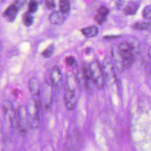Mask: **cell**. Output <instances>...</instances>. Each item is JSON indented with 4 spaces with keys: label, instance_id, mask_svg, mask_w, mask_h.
I'll list each match as a JSON object with an SVG mask.
<instances>
[{
    "label": "cell",
    "instance_id": "27",
    "mask_svg": "<svg viewBox=\"0 0 151 151\" xmlns=\"http://www.w3.org/2000/svg\"><path fill=\"white\" fill-rule=\"evenodd\" d=\"M1 130H2V125H1V122L0 120V133L1 132Z\"/></svg>",
    "mask_w": 151,
    "mask_h": 151
},
{
    "label": "cell",
    "instance_id": "22",
    "mask_svg": "<svg viewBox=\"0 0 151 151\" xmlns=\"http://www.w3.org/2000/svg\"><path fill=\"white\" fill-rule=\"evenodd\" d=\"M109 12V9L108 8H107L105 5H101L97 9V13L99 14H101L104 16H107V15Z\"/></svg>",
    "mask_w": 151,
    "mask_h": 151
},
{
    "label": "cell",
    "instance_id": "28",
    "mask_svg": "<svg viewBox=\"0 0 151 151\" xmlns=\"http://www.w3.org/2000/svg\"><path fill=\"white\" fill-rule=\"evenodd\" d=\"M148 52H148V54H149V57L150 58V48L149 49V51H148Z\"/></svg>",
    "mask_w": 151,
    "mask_h": 151
},
{
    "label": "cell",
    "instance_id": "10",
    "mask_svg": "<svg viewBox=\"0 0 151 151\" xmlns=\"http://www.w3.org/2000/svg\"><path fill=\"white\" fill-rule=\"evenodd\" d=\"M43 103L46 108H49L52 103V96L51 87L48 84H45L42 87Z\"/></svg>",
    "mask_w": 151,
    "mask_h": 151
},
{
    "label": "cell",
    "instance_id": "13",
    "mask_svg": "<svg viewBox=\"0 0 151 151\" xmlns=\"http://www.w3.org/2000/svg\"><path fill=\"white\" fill-rule=\"evenodd\" d=\"M18 11V9L14 4H11L4 11L3 16L6 17L9 21H14L17 15Z\"/></svg>",
    "mask_w": 151,
    "mask_h": 151
},
{
    "label": "cell",
    "instance_id": "15",
    "mask_svg": "<svg viewBox=\"0 0 151 151\" xmlns=\"http://www.w3.org/2000/svg\"><path fill=\"white\" fill-rule=\"evenodd\" d=\"M83 35L87 38H91L96 36L99 32V28L96 26H91L84 28L81 30Z\"/></svg>",
    "mask_w": 151,
    "mask_h": 151
},
{
    "label": "cell",
    "instance_id": "19",
    "mask_svg": "<svg viewBox=\"0 0 151 151\" xmlns=\"http://www.w3.org/2000/svg\"><path fill=\"white\" fill-rule=\"evenodd\" d=\"M39 4L37 1H30L28 5V12L30 14H34L38 10Z\"/></svg>",
    "mask_w": 151,
    "mask_h": 151
},
{
    "label": "cell",
    "instance_id": "25",
    "mask_svg": "<svg viewBox=\"0 0 151 151\" xmlns=\"http://www.w3.org/2000/svg\"><path fill=\"white\" fill-rule=\"evenodd\" d=\"M45 5L48 9H53L55 7V4L54 1L48 0L45 1Z\"/></svg>",
    "mask_w": 151,
    "mask_h": 151
},
{
    "label": "cell",
    "instance_id": "23",
    "mask_svg": "<svg viewBox=\"0 0 151 151\" xmlns=\"http://www.w3.org/2000/svg\"><path fill=\"white\" fill-rule=\"evenodd\" d=\"M65 63L67 65H70V67H76L77 65V61L72 56H68L66 57Z\"/></svg>",
    "mask_w": 151,
    "mask_h": 151
},
{
    "label": "cell",
    "instance_id": "11",
    "mask_svg": "<svg viewBox=\"0 0 151 151\" xmlns=\"http://www.w3.org/2000/svg\"><path fill=\"white\" fill-rule=\"evenodd\" d=\"M29 90L34 96L33 99H40V90L39 88V83L38 80L34 77H31L28 81Z\"/></svg>",
    "mask_w": 151,
    "mask_h": 151
},
{
    "label": "cell",
    "instance_id": "18",
    "mask_svg": "<svg viewBox=\"0 0 151 151\" xmlns=\"http://www.w3.org/2000/svg\"><path fill=\"white\" fill-rule=\"evenodd\" d=\"M150 27V24L149 22H136L134 25H133V28L137 30H146L149 29Z\"/></svg>",
    "mask_w": 151,
    "mask_h": 151
},
{
    "label": "cell",
    "instance_id": "17",
    "mask_svg": "<svg viewBox=\"0 0 151 151\" xmlns=\"http://www.w3.org/2000/svg\"><path fill=\"white\" fill-rule=\"evenodd\" d=\"M34 22V17L28 11L25 12L22 15V22L23 24L29 27Z\"/></svg>",
    "mask_w": 151,
    "mask_h": 151
},
{
    "label": "cell",
    "instance_id": "5",
    "mask_svg": "<svg viewBox=\"0 0 151 151\" xmlns=\"http://www.w3.org/2000/svg\"><path fill=\"white\" fill-rule=\"evenodd\" d=\"M2 110L4 113L5 119L8 122L12 127L17 126V113L11 103L8 100L2 101Z\"/></svg>",
    "mask_w": 151,
    "mask_h": 151
},
{
    "label": "cell",
    "instance_id": "12",
    "mask_svg": "<svg viewBox=\"0 0 151 151\" xmlns=\"http://www.w3.org/2000/svg\"><path fill=\"white\" fill-rule=\"evenodd\" d=\"M48 18L51 24L60 25L65 21L66 19V14H64L59 11H54L50 14Z\"/></svg>",
    "mask_w": 151,
    "mask_h": 151
},
{
    "label": "cell",
    "instance_id": "16",
    "mask_svg": "<svg viewBox=\"0 0 151 151\" xmlns=\"http://www.w3.org/2000/svg\"><path fill=\"white\" fill-rule=\"evenodd\" d=\"M59 9L61 13L66 14L70 9V4L68 1L61 0L59 2Z\"/></svg>",
    "mask_w": 151,
    "mask_h": 151
},
{
    "label": "cell",
    "instance_id": "14",
    "mask_svg": "<svg viewBox=\"0 0 151 151\" xmlns=\"http://www.w3.org/2000/svg\"><path fill=\"white\" fill-rule=\"evenodd\" d=\"M140 6V3L137 2H130L123 8V12L127 15H134Z\"/></svg>",
    "mask_w": 151,
    "mask_h": 151
},
{
    "label": "cell",
    "instance_id": "26",
    "mask_svg": "<svg viewBox=\"0 0 151 151\" xmlns=\"http://www.w3.org/2000/svg\"><path fill=\"white\" fill-rule=\"evenodd\" d=\"M26 3L25 1H17L13 4L18 9V10L22 8L24 4Z\"/></svg>",
    "mask_w": 151,
    "mask_h": 151
},
{
    "label": "cell",
    "instance_id": "8",
    "mask_svg": "<svg viewBox=\"0 0 151 151\" xmlns=\"http://www.w3.org/2000/svg\"><path fill=\"white\" fill-rule=\"evenodd\" d=\"M50 77L52 87L54 88H58L62 80V74L58 66L54 65L50 71Z\"/></svg>",
    "mask_w": 151,
    "mask_h": 151
},
{
    "label": "cell",
    "instance_id": "3",
    "mask_svg": "<svg viewBox=\"0 0 151 151\" xmlns=\"http://www.w3.org/2000/svg\"><path fill=\"white\" fill-rule=\"evenodd\" d=\"M17 117L19 133L21 136H24L27 133L28 127L27 108L25 105L19 106L17 113Z\"/></svg>",
    "mask_w": 151,
    "mask_h": 151
},
{
    "label": "cell",
    "instance_id": "6",
    "mask_svg": "<svg viewBox=\"0 0 151 151\" xmlns=\"http://www.w3.org/2000/svg\"><path fill=\"white\" fill-rule=\"evenodd\" d=\"M111 55L112 57V62L113 65L119 71H123L124 69L123 64L122 58L121 57L120 51L117 45H113L111 48Z\"/></svg>",
    "mask_w": 151,
    "mask_h": 151
},
{
    "label": "cell",
    "instance_id": "24",
    "mask_svg": "<svg viewBox=\"0 0 151 151\" xmlns=\"http://www.w3.org/2000/svg\"><path fill=\"white\" fill-rule=\"evenodd\" d=\"M94 19L99 24H101L106 20V17L97 13L94 17Z\"/></svg>",
    "mask_w": 151,
    "mask_h": 151
},
{
    "label": "cell",
    "instance_id": "1",
    "mask_svg": "<svg viewBox=\"0 0 151 151\" xmlns=\"http://www.w3.org/2000/svg\"><path fill=\"white\" fill-rule=\"evenodd\" d=\"M27 108L28 124L32 128H37L40 123V111L42 109V103L40 99H30L28 100Z\"/></svg>",
    "mask_w": 151,
    "mask_h": 151
},
{
    "label": "cell",
    "instance_id": "9",
    "mask_svg": "<svg viewBox=\"0 0 151 151\" xmlns=\"http://www.w3.org/2000/svg\"><path fill=\"white\" fill-rule=\"evenodd\" d=\"M81 70L84 80V87L87 91H90L93 89L94 83L91 76L88 65H87L86 64H84L83 65Z\"/></svg>",
    "mask_w": 151,
    "mask_h": 151
},
{
    "label": "cell",
    "instance_id": "2",
    "mask_svg": "<svg viewBox=\"0 0 151 151\" xmlns=\"http://www.w3.org/2000/svg\"><path fill=\"white\" fill-rule=\"evenodd\" d=\"M88 67L94 85L99 89L102 88L104 84V78L102 67L100 63L97 60H94L90 63Z\"/></svg>",
    "mask_w": 151,
    "mask_h": 151
},
{
    "label": "cell",
    "instance_id": "7",
    "mask_svg": "<svg viewBox=\"0 0 151 151\" xmlns=\"http://www.w3.org/2000/svg\"><path fill=\"white\" fill-rule=\"evenodd\" d=\"M64 100L67 109L69 110H73L76 104L75 90L67 88L64 94Z\"/></svg>",
    "mask_w": 151,
    "mask_h": 151
},
{
    "label": "cell",
    "instance_id": "21",
    "mask_svg": "<svg viewBox=\"0 0 151 151\" xmlns=\"http://www.w3.org/2000/svg\"><path fill=\"white\" fill-rule=\"evenodd\" d=\"M143 17L145 19H150L151 18V5H148L145 7L142 12Z\"/></svg>",
    "mask_w": 151,
    "mask_h": 151
},
{
    "label": "cell",
    "instance_id": "20",
    "mask_svg": "<svg viewBox=\"0 0 151 151\" xmlns=\"http://www.w3.org/2000/svg\"><path fill=\"white\" fill-rule=\"evenodd\" d=\"M54 50V45L52 44L42 51L41 55L44 58H49L52 55Z\"/></svg>",
    "mask_w": 151,
    "mask_h": 151
},
{
    "label": "cell",
    "instance_id": "4",
    "mask_svg": "<svg viewBox=\"0 0 151 151\" xmlns=\"http://www.w3.org/2000/svg\"><path fill=\"white\" fill-rule=\"evenodd\" d=\"M103 73L104 75V81L109 85L114 84L116 81V74L114 69V65L111 59L109 57H106L103 61V65H101Z\"/></svg>",
    "mask_w": 151,
    "mask_h": 151
}]
</instances>
